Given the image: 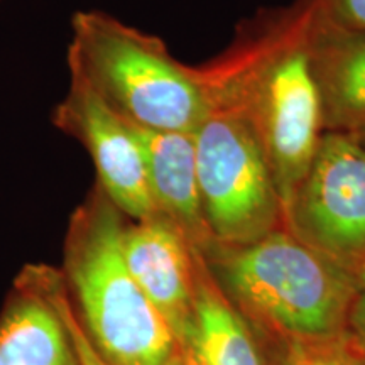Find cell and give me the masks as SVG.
Instances as JSON below:
<instances>
[{
  "label": "cell",
  "instance_id": "6da1fadb",
  "mask_svg": "<svg viewBox=\"0 0 365 365\" xmlns=\"http://www.w3.org/2000/svg\"><path fill=\"white\" fill-rule=\"evenodd\" d=\"M319 0H298L250 22L228 51L195 66L210 108L249 120L282 203L307 175L323 135L308 53Z\"/></svg>",
  "mask_w": 365,
  "mask_h": 365
},
{
  "label": "cell",
  "instance_id": "7a4b0ae2",
  "mask_svg": "<svg viewBox=\"0 0 365 365\" xmlns=\"http://www.w3.org/2000/svg\"><path fill=\"white\" fill-rule=\"evenodd\" d=\"M210 274L264 340H317L350 328L357 274L277 228L242 245L213 242Z\"/></svg>",
  "mask_w": 365,
  "mask_h": 365
},
{
  "label": "cell",
  "instance_id": "3957f363",
  "mask_svg": "<svg viewBox=\"0 0 365 365\" xmlns=\"http://www.w3.org/2000/svg\"><path fill=\"white\" fill-rule=\"evenodd\" d=\"M127 222L98 185L71 213L59 271L73 307L112 365H190L191 354L127 269Z\"/></svg>",
  "mask_w": 365,
  "mask_h": 365
},
{
  "label": "cell",
  "instance_id": "277c9868",
  "mask_svg": "<svg viewBox=\"0 0 365 365\" xmlns=\"http://www.w3.org/2000/svg\"><path fill=\"white\" fill-rule=\"evenodd\" d=\"M68 70L144 129L195 132L210 112L195 66L173 58L159 38L102 11L73 16Z\"/></svg>",
  "mask_w": 365,
  "mask_h": 365
},
{
  "label": "cell",
  "instance_id": "5b68a950",
  "mask_svg": "<svg viewBox=\"0 0 365 365\" xmlns=\"http://www.w3.org/2000/svg\"><path fill=\"white\" fill-rule=\"evenodd\" d=\"M193 135L213 242L249 244L284 227L281 195L247 118L232 108H210Z\"/></svg>",
  "mask_w": 365,
  "mask_h": 365
},
{
  "label": "cell",
  "instance_id": "8992f818",
  "mask_svg": "<svg viewBox=\"0 0 365 365\" xmlns=\"http://www.w3.org/2000/svg\"><path fill=\"white\" fill-rule=\"evenodd\" d=\"M282 212L296 239L357 272L365 264V148L349 132H323Z\"/></svg>",
  "mask_w": 365,
  "mask_h": 365
},
{
  "label": "cell",
  "instance_id": "52a82bcc",
  "mask_svg": "<svg viewBox=\"0 0 365 365\" xmlns=\"http://www.w3.org/2000/svg\"><path fill=\"white\" fill-rule=\"evenodd\" d=\"M51 122L88 150L97 171L95 185L127 220L139 222L156 215L144 154L134 129L88 85L70 76V86L54 107Z\"/></svg>",
  "mask_w": 365,
  "mask_h": 365
},
{
  "label": "cell",
  "instance_id": "ba28073f",
  "mask_svg": "<svg viewBox=\"0 0 365 365\" xmlns=\"http://www.w3.org/2000/svg\"><path fill=\"white\" fill-rule=\"evenodd\" d=\"M122 252L132 277L190 352L196 303L195 250L166 217L156 213L125 223Z\"/></svg>",
  "mask_w": 365,
  "mask_h": 365
},
{
  "label": "cell",
  "instance_id": "9c48e42d",
  "mask_svg": "<svg viewBox=\"0 0 365 365\" xmlns=\"http://www.w3.org/2000/svg\"><path fill=\"white\" fill-rule=\"evenodd\" d=\"M58 267L27 264L0 309V365H80L56 303Z\"/></svg>",
  "mask_w": 365,
  "mask_h": 365
},
{
  "label": "cell",
  "instance_id": "30bf717a",
  "mask_svg": "<svg viewBox=\"0 0 365 365\" xmlns=\"http://www.w3.org/2000/svg\"><path fill=\"white\" fill-rule=\"evenodd\" d=\"M130 125L143 149L150 196L158 213L181 232L191 249L205 252L213 244V237L203 215L193 132H163Z\"/></svg>",
  "mask_w": 365,
  "mask_h": 365
},
{
  "label": "cell",
  "instance_id": "8fae6325",
  "mask_svg": "<svg viewBox=\"0 0 365 365\" xmlns=\"http://www.w3.org/2000/svg\"><path fill=\"white\" fill-rule=\"evenodd\" d=\"M312 71L322 103L323 132L365 125V31L344 29L318 17L308 38Z\"/></svg>",
  "mask_w": 365,
  "mask_h": 365
},
{
  "label": "cell",
  "instance_id": "7c38bea8",
  "mask_svg": "<svg viewBox=\"0 0 365 365\" xmlns=\"http://www.w3.org/2000/svg\"><path fill=\"white\" fill-rule=\"evenodd\" d=\"M195 331L190 354L196 365H269L254 328L232 307L196 252Z\"/></svg>",
  "mask_w": 365,
  "mask_h": 365
},
{
  "label": "cell",
  "instance_id": "4fadbf2b",
  "mask_svg": "<svg viewBox=\"0 0 365 365\" xmlns=\"http://www.w3.org/2000/svg\"><path fill=\"white\" fill-rule=\"evenodd\" d=\"M261 340L269 365H365V346L350 330L330 339Z\"/></svg>",
  "mask_w": 365,
  "mask_h": 365
},
{
  "label": "cell",
  "instance_id": "5bb4252c",
  "mask_svg": "<svg viewBox=\"0 0 365 365\" xmlns=\"http://www.w3.org/2000/svg\"><path fill=\"white\" fill-rule=\"evenodd\" d=\"M56 303L61 317L65 319V325L70 333V339L75 346L76 359H78L80 365H112L108 362V359L100 352L97 345L93 344V340L90 339V335L86 333L85 327L81 325L76 309L73 307L70 294H68L65 279H63V274L59 277V282L56 286Z\"/></svg>",
  "mask_w": 365,
  "mask_h": 365
},
{
  "label": "cell",
  "instance_id": "9a60e30c",
  "mask_svg": "<svg viewBox=\"0 0 365 365\" xmlns=\"http://www.w3.org/2000/svg\"><path fill=\"white\" fill-rule=\"evenodd\" d=\"M319 14L333 26L365 31V0H319Z\"/></svg>",
  "mask_w": 365,
  "mask_h": 365
},
{
  "label": "cell",
  "instance_id": "2e32d148",
  "mask_svg": "<svg viewBox=\"0 0 365 365\" xmlns=\"http://www.w3.org/2000/svg\"><path fill=\"white\" fill-rule=\"evenodd\" d=\"M357 293H355L352 313H350V331L365 346V264L357 269Z\"/></svg>",
  "mask_w": 365,
  "mask_h": 365
},
{
  "label": "cell",
  "instance_id": "e0dca14e",
  "mask_svg": "<svg viewBox=\"0 0 365 365\" xmlns=\"http://www.w3.org/2000/svg\"><path fill=\"white\" fill-rule=\"evenodd\" d=\"M350 134H352L355 139L359 140L360 143V145H362V148H365V125L364 127H360V129H357V130H354V132H350Z\"/></svg>",
  "mask_w": 365,
  "mask_h": 365
},
{
  "label": "cell",
  "instance_id": "ac0fdd59",
  "mask_svg": "<svg viewBox=\"0 0 365 365\" xmlns=\"http://www.w3.org/2000/svg\"><path fill=\"white\" fill-rule=\"evenodd\" d=\"M190 365H196V364H195V360H193V357H191V362H190Z\"/></svg>",
  "mask_w": 365,
  "mask_h": 365
}]
</instances>
